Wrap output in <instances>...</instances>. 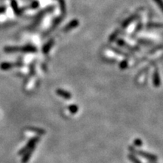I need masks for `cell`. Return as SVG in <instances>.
Instances as JSON below:
<instances>
[{
	"label": "cell",
	"instance_id": "52a82bcc",
	"mask_svg": "<svg viewBox=\"0 0 163 163\" xmlns=\"http://www.w3.org/2000/svg\"><path fill=\"white\" fill-rule=\"evenodd\" d=\"M69 110L72 113H76L78 111V107L76 105H71V106H69Z\"/></svg>",
	"mask_w": 163,
	"mask_h": 163
},
{
	"label": "cell",
	"instance_id": "30bf717a",
	"mask_svg": "<svg viewBox=\"0 0 163 163\" xmlns=\"http://www.w3.org/2000/svg\"><path fill=\"white\" fill-rule=\"evenodd\" d=\"M148 163H156V162H154V161H149Z\"/></svg>",
	"mask_w": 163,
	"mask_h": 163
},
{
	"label": "cell",
	"instance_id": "3957f363",
	"mask_svg": "<svg viewBox=\"0 0 163 163\" xmlns=\"http://www.w3.org/2000/svg\"><path fill=\"white\" fill-rule=\"evenodd\" d=\"M35 51L34 48L31 47H26V48H7V49H5V51Z\"/></svg>",
	"mask_w": 163,
	"mask_h": 163
},
{
	"label": "cell",
	"instance_id": "ba28073f",
	"mask_svg": "<svg viewBox=\"0 0 163 163\" xmlns=\"http://www.w3.org/2000/svg\"><path fill=\"white\" fill-rule=\"evenodd\" d=\"M134 144L135 146H137V147H140V146H142V140L138 138L135 139L134 141Z\"/></svg>",
	"mask_w": 163,
	"mask_h": 163
},
{
	"label": "cell",
	"instance_id": "5b68a950",
	"mask_svg": "<svg viewBox=\"0 0 163 163\" xmlns=\"http://www.w3.org/2000/svg\"><path fill=\"white\" fill-rule=\"evenodd\" d=\"M78 24H79L78 21H76V20H74L73 21L70 22V23H69L68 26H66L65 29H64V30H65V31H67H67H68V30H70V29H72V28H74V27H76V26H78Z\"/></svg>",
	"mask_w": 163,
	"mask_h": 163
},
{
	"label": "cell",
	"instance_id": "7a4b0ae2",
	"mask_svg": "<svg viewBox=\"0 0 163 163\" xmlns=\"http://www.w3.org/2000/svg\"><path fill=\"white\" fill-rule=\"evenodd\" d=\"M56 92H57V94L59 95V96H60L61 98H64V99L69 100L72 98V96H71V94H70V92H68V91H65V90L57 89Z\"/></svg>",
	"mask_w": 163,
	"mask_h": 163
},
{
	"label": "cell",
	"instance_id": "8992f818",
	"mask_svg": "<svg viewBox=\"0 0 163 163\" xmlns=\"http://www.w3.org/2000/svg\"><path fill=\"white\" fill-rule=\"evenodd\" d=\"M128 159L130 160L132 163H142L134 155V154H129V155L128 156Z\"/></svg>",
	"mask_w": 163,
	"mask_h": 163
},
{
	"label": "cell",
	"instance_id": "9c48e42d",
	"mask_svg": "<svg viewBox=\"0 0 163 163\" xmlns=\"http://www.w3.org/2000/svg\"><path fill=\"white\" fill-rule=\"evenodd\" d=\"M159 5V8H161V10L163 12V1L162 0H154Z\"/></svg>",
	"mask_w": 163,
	"mask_h": 163
},
{
	"label": "cell",
	"instance_id": "277c9868",
	"mask_svg": "<svg viewBox=\"0 0 163 163\" xmlns=\"http://www.w3.org/2000/svg\"><path fill=\"white\" fill-rule=\"evenodd\" d=\"M153 85L155 87H159L160 85V77L158 73V70H156L153 74Z\"/></svg>",
	"mask_w": 163,
	"mask_h": 163
},
{
	"label": "cell",
	"instance_id": "6da1fadb",
	"mask_svg": "<svg viewBox=\"0 0 163 163\" xmlns=\"http://www.w3.org/2000/svg\"><path fill=\"white\" fill-rule=\"evenodd\" d=\"M129 150L132 153V154H136V155H138L140 156L143 157L144 159H147L149 161H157L158 160V157L156 156L153 155V154L149 153H147L145 151H143V150H136L134 147H128Z\"/></svg>",
	"mask_w": 163,
	"mask_h": 163
}]
</instances>
